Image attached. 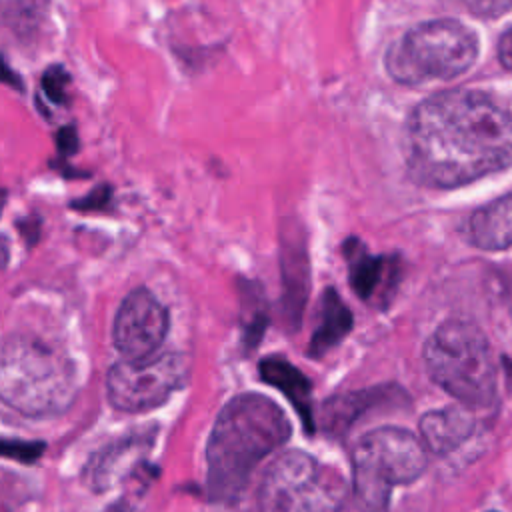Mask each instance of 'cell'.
<instances>
[{
  "label": "cell",
  "instance_id": "obj_1",
  "mask_svg": "<svg viewBox=\"0 0 512 512\" xmlns=\"http://www.w3.org/2000/svg\"><path fill=\"white\" fill-rule=\"evenodd\" d=\"M406 164L420 186L436 190L502 172L512 166V114L480 90L432 94L408 116Z\"/></svg>",
  "mask_w": 512,
  "mask_h": 512
},
{
  "label": "cell",
  "instance_id": "obj_2",
  "mask_svg": "<svg viewBox=\"0 0 512 512\" xmlns=\"http://www.w3.org/2000/svg\"><path fill=\"white\" fill-rule=\"evenodd\" d=\"M290 438L284 410L264 394L234 396L216 416L206 444V496L236 502L256 466Z\"/></svg>",
  "mask_w": 512,
  "mask_h": 512
},
{
  "label": "cell",
  "instance_id": "obj_3",
  "mask_svg": "<svg viewBox=\"0 0 512 512\" xmlns=\"http://www.w3.org/2000/svg\"><path fill=\"white\" fill-rule=\"evenodd\" d=\"M78 394V374L64 350L38 336L12 334L0 360V396L24 416L64 412Z\"/></svg>",
  "mask_w": 512,
  "mask_h": 512
},
{
  "label": "cell",
  "instance_id": "obj_4",
  "mask_svg": "<svg viewBox=\"0 0 512 512\" xmlns=\"http://www.w3.org/2000/svg\"><path fill=\"white\" fill-rule=\"evenodd\" d=\"M428 376L466 408L496 400L498 370L484 332L466 320H446L424 344Z\"/></svg>",
  "mask_w": 512,
  "mask_h": 512
},
{
  "label": "cell",
  "instance_id": "obj_5",
  "mask_svg": "<svg viewBox=\"0 0 512 512\" xmlns=\"http://www.w3.org/2000/svg\"><path fill=\"white\" fill-rule=\"evenodd\" d=\"M480 54L476 32L460 20L436 18L406 30L386 52L384 68L394 82L418 86L468 72Z\"/></svg>",
  "mask_w": 512,
  "mask_h": 512
},
{
  "label": "cell",
  "instance_id": "obj_6",
  "mask_svg": "<svg viewBox=\"0 0 512 512\" xmlns=\"http://www.w3.org/2000/svg\"><path fill=\"white\" fill-rule=\"evenodd\" d=\"M426 446L412 432L382 426L360 436L352 448V494L362 512H388L392 490L426 470Z\"/></svg>",
  "mask_w": 512,
  "mask_h": 512
},
{
  "label": "cell",
  "instance_id": "obj_7",
  "mask_svg": "<svg viewBox=\"0 0 512 512\" xmlns=\"http://www.w3.org/2000/svg\"><path fill=\"white\" fill-rule=\"evenodd\" d=\"M346 500L344 476L302 450L276 456L258 486V512H342Z\"/></svg>",
  "mask_w": 512,
  "mask_h": 512
},
{
  "label": "cell",
  "instance_id": "obj_8",
  "mask_svg": "<svg viewBox=\"0 0 512 512\" xmlns=\"http://www.w3.org/2000/svg\"><path fill=\"white\" fill-rule=\"evenodd\" d=\"M190 366L180 352H158L146 360H118L106 374V396L120 412L138 414L164 404L184 386Z\"/></svg>",
  "mask_w": 512,
  "mask_h": 512
},
{
  "label": "cell",
  "instance_id": "obj_9",
  "mask_svg": "<svg viewBox=\"0 0 512 512\" xmlns=\"http://www.w3.org/2000/svg\"><path fill=\"white\" fill-rule=\"evenodd\" d=\"M170 328L166 306L148 290L134 288L120 302L112 320V344L122 360H146L158 354Z\"/></svg>",
  "mask_w": 512,
  "mask_h": 512
},
{
  "label": "cell",
  "instance_id": "obj_10",
  "mask_svg": "<svg viewBox=\"0 0 512 512\" xmlns=\"http://www.w3.org/2000/svg\"><path fill=\"white\" fill-rule=\"evenodd\" d=\"M346 260L350 266V284L358 298L364 302L374 298L378 302H388L400 280L398 258L372 256L356 242V238H350Z\"/></svg>",
  "mask_w": 512,
  "mask_h": 512
},
{
  "label": "cell",
  "instance_id": "obj_11",
  "mask_svg": "<svg viewBox=\"0 0 512 512\" xmlns=\"http://www.w3.org/2000/svg\"><path fill=\"white\" fill-rule=\"evenodd\" d=\"M152 440L154 432L144 430L112 442L102 452L94 454V458L88 462L86 482L92 486V490H108L150 448Z\"/></svg>",
  "mask_w": 512,
  "mask_h": 512
},
{
  "label": "cell",
  "instance_id": "obj_12",
  "mask_svg": "<svg viewBox=\"0 0 512 512\" xmlns=\"http://www.w3.org/2000/svg\"><path fill=\"white\" fill-rule=\"evenodd\" d=\"M420 440L424 446L438 454H450L462 446L474 432L476 420L466 406H446L430 410L420 418Z\"/></svg>",
  "mask_w": 512,
  "mask_h": 512
},
{
  "label": "cell",
  "instance_id": "obj_13",
  "mask_svg": "<svg viewBox=\"0 0 512 512\" xmlns=\"http://www.w3.org/2000/svg\"><path fill=\"white\" fill-rule=\"evenodd\" d=\"M468 238L476 248L490 252L512 246V192L472 212Z\"/></svg>",
  "mask_w": 512,
  "mask_h": 512
},
{
  "label": "cell",
  "instance_id": "obj_14",
  "mask_svg": "<svg viewBox=\"0 0 512 512\" xmlns=\"http://www.w3.org/2000/svg\"><path fill=\"white\" fill-rule=\"evenodd\" d=\"M260 376L278 388L298 412L308 434L314 432V416H312V388L308 378L290 362L278 356L264 358L260 362Z\"/></svg>",
  "mask_w": 512,
  "mask_h": 512
},
{
  "label": "cell",
  "instance_id": "obj_15",
  "mask_svg": "<svg viewBox=\"0 0 512 512\" xmlns=\"http://www.w3.org/2000/svg\"><path fill=\"white\" fill-rule=\"evenodd\" d=\"M350 328H352V312L342 302L338 292L328 288L322 296L320 324L312 334L308 354L310 356L326 354L330 348H334L338 342L344 340Z\"/></svg>",
  "mask_w": 512,
  "mask_h": 512
},
{
  "label": "cell",
  "instance_id": "obj_16",
  "mask_svg": "<svg viewBox=\"0 0 512 512\" xmlns=\"http://www.w3.org/2000/svg\"><path fill=\"white\" fill-rule=\"evenodd\" d=\"M42 450H44L42 442H24V440H4L2 442V454L6 458H14L20 462L38 460Z\"/></svg>",
  "mask_w": 512,
  "mask_h": 512
},
{
  "label": "cell",
  "instance_id": "obj_17",
  "mask_svg": "<svg viewBox=\"0 0 512 512\" xmlns=\"http://www.w3.org/2000/svg\"><path fill=\"white\" fill-rule=\"evenodd\" d=\"M66 84H68V76L62 68H50L44 72V78H42V86L48 94L50 100L54 102H64V96H66Z\"/></svg>",
  "mask_w": 512,
  "mask_h": 512
},
{
  "label": "cell",
  "instance_id": "obj_18",
  "mask_svg": "<svg viewBox=\"0 0 512 512\" xmlns=\"http://www.w3.org/2000/svg\"><path fill=\"white\" fill-rule=\"evenodd\" d=\"M470 10L478 12L480 16L496 18L506 10H512V2H484V4H470Z\"/></svg>",
  "mask_w": 512,
  "mask_h": 512
},
{
  "label": "cell",
  "instance_id": "obj_19",
  "mask_svg": "<svg viewBox=\"0 0 512 512\" xmlns=\"http://www.w3.org/2000/svg\"><path fill=\"white\" fill-rule=\"evenodd\" d=\"M498 60L506 70H512V28L506 30L498 42Z\"/></svg>",
  "mask_w": 512,
  "mask_h": 512
},
{
  "label": "cell",
  "instance_id": "obj_20",
  "mask_svg": "<svg viewBox=\"0 0 512 512\" xmlns=\"http://www.w3.org/2000/svg\"><path fill=\"white\" fill-rule=\"evenodd\" d=\"M110 512H126V510H124V508H122V506H114V508H112V510H110Z\"/></svg>",
  "mask_w": 512,
  "mask_h": 512
},
{
  "label": "cell",
  "instance_id": "obj_21",
  "mask_svg": "<svg viewBox=\"0 0 512 512\" xmlns=\"http://www.w3.org/2000/svg\"><path fill=\"white\" fill-rule=\"evenodd\" d=\"M490 512H494V510H490Z\"/></svg>",
  "mask_w": 512,
  "mask_h": 512
}]
</instances>
